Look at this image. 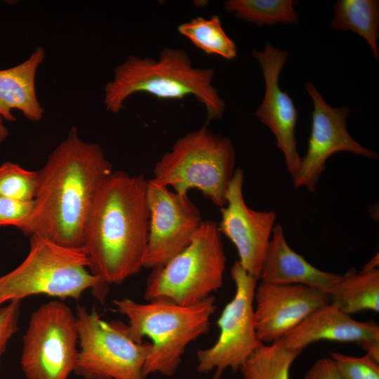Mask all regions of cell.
<instances>
[{
	"label": "cell",
	"instance_id": "obj_13",
	"mask_svg": "<svg viewBox=\"0 0 379 379\" xmlns=\"http://www.w3.org/2000/svg\"><path fill=\"white\" fill-rule=\"evenodd\" d=\"M244 178L243 170L237 168L227 192V204L220 208L221 220L218 225L220 233L235 246L242 267L259 279L276 213L255 211L246 205L243 195Z\"/></svg>",
	"mask_w": 379,
	"mask_h": 379
},
{
	"label": "cell",
	"instance_id": "obj_8",
	"mask_svg": "<svg viewBox=\"0 0 379 379\" xmlns=\"http://www.w3.org/2000/svg\"><path fill=\"white\" fill-rule=\"evenodd\" d=\"M79 346L74 373L84 379H145L143 367L152 344L137 343L119 321H107L78 305Z\"/></svg>",
	"mask_w": 379,
	"mask_h": 379
},
{
	"label": "cell",
	"instance_id": "obj_21",
	"mask_svg": "<svg viewBox=\"0 0 379 379\" xmlns=\"http://www.w3.org/2000/svg\"><path fill=\"white\" fill-rule=\"evenodd\" d=\"M301 352L286 347L279 339L260 346L240 371L244 379H289L291 367Z\"/></svg>",
	"mask_w": 379,
	"mask_h": 379
},
{
	"label": "cell",
	"instance_id": "obj_2",
	"mask_svg": "<svg viewBox=\"0 0 379 379\" xmlns=\"http://www.w3.org/2000/svg\"><path fill=\"white\" fill-rule=\"evenodd\" d=\"M147 180L143 175L112 171L97 194L82 248L89 271L107 285L120 284L143 267L149 225Z\"/></svg>",
	"mask_w": 379,
	"mask_h": 379
},
{
	"label": "cell",
	"instance_id": "obj_5",
	"mask_svg": "<svg viewBox=\"0 0 379 379\" xmlns=\"http://www.w3.org/2000/svg\"><path fill=\"white\" fill-rule=\"evenodd\" d=\"M82 247L70 248L30 237L29 251L15 269L0 277V307L36 294L77 300L87 289L103 303L107 285L88 270Z\"/></svg>",
	"mask_w": 379,
	"mask_h": 379
},
{
	"label": "cell",
	"instance_id": "obj_16",
	"mask_svg": "<svg viewBox=\"0 0 379 379\" xmlns=\"http://www.w3.org/2000/svg\"><path fill=\"white\" fill-rule=\"evenodd\" d=\"M281 339L286 347L299 351L323 340L357 343L379 363V326L373 320L357 321L331 302L314 311Z\"/></svg>",
	"mask_w": 379,
	"mask_h": 379
},
{
	"label": "cell",
	"instance_id": "obj_23",
	"mask_svg": "<svg viewBox=\"0 0 379 379\" xmlns=\"http://www.w3.org/2000/svg\"><path fill=\"white\" fill-rule=\"evenodd\" d=\"M178 32L206 54L220 55L227 60H232L237 55V47L223 29L217 15L210 18L201 16L192 18L180 24Z\"/></svg>",
	"mask_w": 379,
	"mask_h": 379
},
{
	"label": "cell",
	"instance_id": "obj_26",
	"mask_svg": "<svg viewBox=\"0 0 379 379\" xmlns=\"http://www.w3.org/2000/svg\"><path fill=\"white\" fill-rule=\"evenodd\" d=\"M33 208L34 200L25 201L0 196V227L12 225L22 231Z\"/></svg>",
	"mask_w": 379,
	"mask_h": 379
},
{
	"label": "cell",
	"instance_id": "obj_18",
	"mask_svg": "<svg viewBox=\"0 0 379 379\" xmlns=\"http://www.w3.org/2000/svg\"><path fill=\"white\" fill-rule=\"evenodd\" d=\"M44 58V49L38 47L22 63L0 70V116L4 119L15 121L14 109L31 121L42 119L44 111L36 96L35 76Z\"/></svg>",
	"mask_w": 379,
	"mask_h": 379
},
{
	"label": "cell",
	"instance_id": "obj_20",
	"mask_svg": "<svg viewBox=\"0 0 379 379\" xmlns=\"http://www.w3.org/2000/svg\"><path fill=\"white\" fill-rule=\"evenodd\" d=\"M333 29L351 31L368 44L374 58L379 61V1L378 0H338L333 5Z\"/></svg>",
	"mask_w": 379,
	"mask_h": 379
},
{
	"label": "cell",
	"instance_id": "obj_3",
	"mask_svg": "<svg viewBox=\"0 0 379 379\" xmlns=\"http://www.w3.org/2000/svg\"><path fill=\"white\" fill-rule=\"evenodd\" d=\"M213 68L193 67L182 49L164 48L159 58L129 55L114 70L112 81L105 86L104 104L107 111L117 114L131 95L145 93L161 100L183 99L194 96L204 105L207 121L221 119L225 102L213 85Z\"/></svg>",
	"mask_w": 379,
	"mask_h": 379
},
{
	"label": "cell",
	"instance_id": "obj_7",
	"mask_svg": "<svg viewBox=\"0 0 379 379\" xmlns=\"http://www.w3.org/2000/svg\"><path fill=\"white\" fill-rule=\"evenodd\" d=\"M225 269L218 225L204 220L186 248L164 265L152 269L144 298L166 299L180 305L197 303L222 287Z\"/></svg>",
	"mask_w": 379,
	"mask_h": 379
},
{
	"label": "cell",
	"instance_id": "obj_29",
	"mask_svg": "<svg viewBox=\"0 0 379 379\" xmlns=\"http://www.w3.org/2000/svg\"><path fill=\"white\" fill-rule=\"evenodd\" d=\"M4 119L0 116V145L7 138L8 130L4 124Z\"/></svg>",
	"mask_w": 379,
	"mask_h": 379
},
{
	"label": "cell",
	"instance_id": "obj_6",
	"mask_svg": "<svg viewBox=\"0 0 379 379\" xmlns=\"http://www.w3.org/2000/svg\"><path fill=\"white\" fill-rule=\"evenodd\" d=\"M235 157L230 138L204 126L174 142L154 165L152 180L180 194L196 189L222 208L235 171Z\"/></svg>",
	"mask_w": 379,
	"mask_h": 379
},
{
	"label": "cell",
	"instance_id": "obj_19",
	"mask_svg": "<svg viewBox=\"0 0 379 379\" xmlns=\"http://www.w3.org/2000/svg\"><path fill=\"white\" fill-rule=\"evenodd\" d=\"M331 302L351 315L363 311H379V270L364 267L360 272L350 269L329 293Z\"/></svg>",
	"mask_w": 379,
	"mask_h": 379
},
{
	"label": "cell",
	"instance_id": "obj_17",
	"mask_svg": "<svg viewBox=\"0 0 379 379\" xmlns=\"http://www.w3.org/2000/svg\"><path fill=\"white\" fill-rule=\"evenodd\" d=\"M340 278L339 274L317 268L294 251L286 241L282 226L274 225L259 279L305 285L329 294Z\"/></svg>",
	"mask_w": 379,
	"mask_h": 379
},
{
	"label": "cell",
	"instance_id": "obj_28",
	"mask_svg": "<svg viewBox=\"0 0 379 379\" xmlns=\"http://www.w3.org/2000/svg\"><path fill=\"white\" fill-rule=\"evenodd\" d=\"M304 379H342L331 357L319 359L305 373Z\"/></svg>",
	"mask_w": 379,
	"mask_h": 379
},
{
	"label": "cell",
	"instance_id": "obj_24",
	"mask_svg": "<svg viewBox=\"0 0 379 379\" xmlns=\"http://www.w3.org/2000/svg\"><path fill=\"white\" fill-rule=\"evenodd\" d=\"M39 171H29L6 161L0 166V196L16 200L33 201L37 193Z\"/></svg>",
	"mask_w": 379,
	"mask_h": 379
},
{
	"label": "cell",
	"instance_id": "obj_15",
	"mask_svg": "<svg viewBox=\"0 0 379 379\" xmlns=\"http://www.w3.org/2000/svg\"><path fill=\"white\" fill-rule=\"evenodd\" d=\"M288 53L267 42L262 51L254 50L252 56L258 62L265 81L262 101L255 112L259 121L267 126L282 152L286 168L293 179L298 174L302 158L297 150L295 128L298 112L293 100L279 85L281 70Z\"/></svg>",
	"mask_w": 379,
	"mask_h": 379
},
{
	"label": "cell",
	"instance_id": "obj_22",
	"mask_svg": "<svg viewBox=\"0 0 379 379\" xmlns=\"http://www.w3.org/2000/svg\"><path fill=\"white\" fill-rule=\"evenodd\" d=\"M297 3L293 0H227L224 9L237 19L258 26L293 25L300 20L294 9Z\"/></svg>",
	"mask_w": 379,
	"mask_h": 379
},
{
	"label": "cell",
	"instance_id": "obj_11",
	"mask_svg": "<svg viewBox=\"0 0 379 379\" xmlns=\"http://www.w3.org/2000/svg\"><path fill=\"white\" fill-rule=\"evenodd\" d=\"M149 211L148 241L143 267L166 264L191 242L202 222L201 213L187 194L147 180Z\"/></svg>",
	"mask_w": 379,
	"mask_h": 379
},
{
	"label": "cell",
	"instance_id": "obj_4",
	"mask_svg": "<svg viewBox=\"0 0 379 379\" xmlns=\"http://www.w3.org/2000/svg\"><path fill=\"white\" fill-rule=\"evenodd\" d=\"M112 303L128 318L127 332L134 341L142 343L145 337L152 341L142 371L145 378L155 373L173 375L187 345L208 332L217 308L211 295L190 305L166 299L140 303L127 298Z\"/></svg>",
	"mask_w": 379,
	"mask_h": 379
},
{
	"label": "cell",
	"instance_id": "obj_1",
	"mask_svg": "<svg viewBox=\"0 0 379 379\" xmlns=\"http://www.w3.org/2000/svg\"><path fill=\"white\" fill-rule=\"evenodd\" d=\"M30 218L22 230L70 248L82 247L97 194L112 166L101 147L81 140L73 127L39 170Z\"/></svg>",
	"mask_w": 379,
	"mask_h": 379
},
{
	"label": "cell",
	"instance_id": "obj_10",
	"mask_svg": "<svg viewBox=\"0 0 379 379\" xmlns=\"http://www.w3.org/2000/svg\"><path fill=\"white\" fill-rule=\"evenodd\" d=\"M235 284L233 298L223 309L217 324L220 334L210 347L197 351V371H215L220 379L227 368L240 370L247 359L264 343L259 339L255 324L254 295L258 280L236 260L231 269Z\"/></svg>",
	"mask_w": 379,
	"mask_h": 379
},
{
	"label": "cell",
	"instance_id": "obj_12",
	"mask_svg": "<svg viewBox=\"0 0 379 379\" xmlns=\"http://www.w3.org/2000/svg\"><path fill=\"white\" fill-rule=\"evenodd\" d=\"M305 88L313 102L312 128L307 153L293 182L295 189L303 187L314 192L328 159L335 152H350L371 159H378V154L357 142L348 133L349 107L330 106L310 81Z\"/></svg>",
	"mask_w": 379,
	"mask_h": 379
},
{
	"label": "cell",
	"instance_id": "obj_25",
	"mask_svg": "<svg viewBox=\"0 0 379 379\" xmlns=\"http://www.w3.org/2000/svg\"><path fill=\"white\" fill-rule=\"evenodd\" d=\"M342 379H379V363L368 355L353 357L331 352Z\"/></svg>",
	"mask_w": 379,
	"mask_h": 379
},
{
	"label": "cell",
	"instance_id": "obj_27",
	"mask_svg": "<svg viewBox=\"0 0 379 379\" xmlns=\"http://www.w3.org/2000/svg\"><path fill=\"white\" fill-rule=\"evenodd\" d=\"M21 301L13 300L0 307V365L7 344L18 329Z\"/></svg>",
	"mask_w": 379,
	"mask_h": 379
},
{
	"label": "cell",
	"instance_id": "obj_9",
	"mask_svg": "<svg viewBox=\"0 0 379 379\" xmlns=\"http://www.w3.org/2000/svg\"><path fill=\"white\" fill-rule=\"evenodd\" d=\"M78 336L68 305L52 300L37 308L22 338L20 366L26 379H68L77 363Z\"/></svg>",
	"mask_w": 379,
	"mask_h": 379
},
{
	"label": "cell",
	"instance_id": "obj_14",
	"mask_svg": "<svg viewBox=\"0 0 379 379\" xmlns=\"http://www.w3.org/2000/svg\"><path fill=\"white\" fill-rule=\"evenodd\" d=\"M257 335L262 343L283 338L317 309L331 302L327 293L301 284L261 280L254 295Z\"/></svg>",
	"mask_w": 379,
	"mask_h": 379
}]
</instances>
